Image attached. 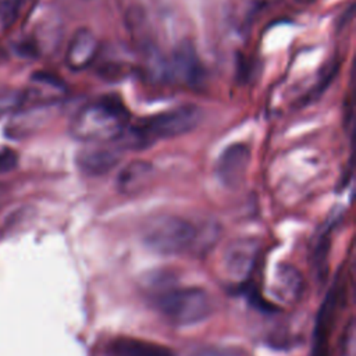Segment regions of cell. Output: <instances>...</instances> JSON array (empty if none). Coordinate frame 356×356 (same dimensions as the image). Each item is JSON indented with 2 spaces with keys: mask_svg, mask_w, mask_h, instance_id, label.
<instances>
[{
  "mask_svg": "<svg viewBox=\"0 0 356 356\" xmlns=\"http://www.w3.org/2000/svg\"><path fill=\"white\" fill-rule=\"evenodd\" d=\"M156 310L175 325L203 321L211 313L210 295L197 286H177L160 291L153 298Z\"/></svg>",
  "mask_w": 356,
  "mask_h": 356,
  "instance_id": "277c9868",
  "label": "cell"
},
{
  "mask_svg": "<svg viewBox=\"0 0 356 356\" xmlns=\"http://www.w3.org/2000/svg\"><path fill=\"white\" fill-rule=\"evenodd\" d=\"M97 53L99 40L96 35L89 28H79L72 33L68 42L65 65L74 72L83 71L95 61Z\"/></svg>",
  "mask_w": 356,
  "mask_h": 356,
  "instance_id": "52a82bcc",
  "label": "cell"
},
{
  "mask_svg": "<svg viewBox=\"0 0 356 356\" xmlns=\"http://www.w3.org/2000/svg\"><path fill=\"white\" fill-rule=\"evenodd\" d=\"M298 1H307V0H298Z\"/></svg>",
  "mask_w": 356,
  "mask_h": 356,
  "instance_id": "ac0fdd59",
  "label": "cell"
},
{
  "mask_svg": "<svg viewBox=\"0 0 356 356\" xmlns=\"http://www.w3.org/2000/svg\"><path fill=\"white\" fill-rule=\"evenodd\" d=\"M250 149L248 145L238 142L227 146L216 163V175L225 186L239 185L249 168Z\"/></svg>",
  "mask_w": 356,
  "mask_h": 356,
  "instance_id": "8992f818",
  "label": "cell"
},
{
  "mask_svg": "<svg viewBox=\"0 0 356 356\" xmlns=\"http://www.w3.org/2000/svg\"><path fill=\"white\" fill-rule=\"evenodd\" d=\"M260 245L254 238H239L232 241L222 254V270L234 282H242L252 274Z\"/></svg>",
  "mask_w": 356,
  "mask_h": 356,
  "instance_id": "5b68a950",
  "label": "cell"
},
{
  "mask_svg": "<svg viewBox=\"0 0 356 356\" xmlns=\"http://www.w3.org/2000/svg\"><path fill=\"white\" fill-rule=\"evenodd\" d=\"M24 102V95L17 90L3 89L0 90V117L14 108H17Z\"/></svg>",
  "mask_w": 356,
  "mask_h": 356,
  "instance_id": "9a60e30c",
  "label": "cell"
},
{
  "mask_svg": "<svg viewBox=\"0 0 356 356\" xmlns=\"http://www.w3.org/2000/svg\"><path fill=\"white\" fill-rule=\"evenodd\" d=\"M199 236L200 231L193 222L174 214H160L150 218L142 232L146 248L164 256L189 252L197 243Z\"/></svg>",
  "mask_w": 356,
  "mask_h": 356,
  "instance_id": "3957f363",
  "label": "cell"
},
{
  "mask_svg": "<svg viewBox=\"0 0 356 356\" xmlns=\"http://www.w3.org/2000/svg\"><path fill=\"white\" fill-rule=\"evenodd\" d=\"M199 121L200 110L193 104H185L139 120L132 127H127L118 140L121 142V147L145 149L157 140L188 134Z\"/></svg>",
  "mask_w": 356,
  "mask_h": 356,
  "instance_id": "7a4b0ae2",
  "label": "cell"
},
{
  "mask_svg": "<svg viewBox=\"0 0 356 356\" xmlns=\"http://www.w3.org/2000/svg\"><path fill=\"white\" fill-rule=\"evenodd\" d=\"M17 164V156L13 150L6 149L0 152V172H6L14 168Z\"/></svg>",
  "mask_w": 356,
  "mask_h": 356,
  "instance_id": "2e32d148",
  "label": "cell"
},
{
  "mask_svg": "<svg viewBox=\"0 0 356 356\" xmlns=\"http://www.w3.org/2000/svg\"><path fill=\"white\" fill-rule=\"evenodd\" d=\"M111 356H175L174 352L156 342L146 339L120 337L110 343Z\"/></svg>",
  "mask_w": 356,
  "mask_h": 356,
  "instance_id": "8fae6325",
  "label": "cell"
},
{
  "mask_svg": "<svg viewBox=\"0 0 356 356\" xmlns=\"http://www.w3.org/2000/svg\"><path fill=\"white\" fill-rule=\"evenodd\" d=\"M188 356H248V353L234 346L207 345V346H200L195 349Z\"/></svg>",
  "mask_w": 356,
  "mask_h": 356,
  "instance_id": "5bb4252c",
  "label": "cell"
},
{
  "mask_svg": "<svg viewBox=\"0 0 356 356\" xmlns=\"http://www.w3.org/2000/svg\"><path fill=\"white\" fill-rule=\"evenodd\" d=\"M120 150L106 143H90L76 154L78 168L90 177L104 175L111 171L120 161Z\"/></svg>",
  "mask_w": 356,
  "mask_h": 356,
  "instance_id": "9c48e42d",
  "label": "cell"
},
{
  "mask_svg": "<svg viewBox=\"0 0 356 356\" xmlns=\"http://www.w3.org/2000/svg\"><path fill=\"white\" fill-rule=\"evenodd\" d=\"M335 305H337V291L335 288H331L317 316L313 350L310 356H327L328 353V332H330V325H331L332 314L335 310Z\"/></svg>",
  "mask_w": 356,
  "mask_h": 356,
  "instance_id": "7c38bea8",
  "label": "cell"
},
{
  "mask_svg": "<svg viewBox=\"0 0 356 356\" xmlns=\"http://www.w3.org/2000/svg\"><path fill=\"white\" fill-rule=\"evenodd\" d=\"M129 122V114L117 96H102L82 106L70 122V134L86 143L118 140Z\"/></svg>",
  "mask_w": 356,
  "mask_h": 356,
  "instance_id": "6da1fadb",
  "label": "cell"
},
{
  "mask_svg": "<svg viewBox=\"0 0 356 356\" xmlns=\"http://www.w3.org/2000/svg\"><path fill=\"white\" fill-rule=\"evenodd\" d=\"M302 275L299 271L288 264H280L275 270L274 285L281 299L286 302L296 300L302 292Z\"/></svg>",
  "mask_w": 356,
  "mask_h": 356,
  "instance_id": "4fadbf2b",
  "label": "cell"
},
{
  "mask_svg": "<svg viewBox=\"0 0 356 356\" xmlns=\"http://www.w3.org/2000/svg\"><path fill=\"white\" fill-rule=\"evenodd\" d=\"M341 356H355V334L353 324L349 325V332L345 335V345L342 346Z\"/></svg>",
  "mask_w": 356,
  "mask_h": 356,
  "instance_id": "e0dca14e",
  "label": "cell"
},
{
  "mask_svg": "<svg viewBox=\"0 0 356 356\" xmlns=\"http://www.w3.org/2000/svg\"><path fill=\"white\" fill-rule=\"evenodd\" d=\"M154 167L146 160L128 163L117 175V188L121 193L132 195L142 191L153 178Z\"/></svg>",
  "mask_w": 356,
  "mask_h": 356,
  "instance_id": "30bf717a",
  "label": "cell"
},
{
  "mask_svg": "<svg viewBox=\"0 0 356 356\" xmlns=\"http://www.w3.org/2000/svg\"><path fill=\"white\" fill-rule=\"evenodd\" d=\"M170 75L182 85L199 86L204 78V70L196 51L188 43L179 44L170 61Z\"/></svg>",
  "mask_w": 356,
  "mask_h": 356,
  "instance_id": "ba28073f",
  "label": "cell"
}]
</instances>
